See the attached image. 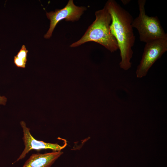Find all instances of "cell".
Wrapping results in <instances>:
<instances>
[{"label":"cell","mask_w":167,"mask_h":167,"mask_svg":"<svg viewBox=\"0 0 167 167\" xmlns=\"http://www.w3.org/2000/svg\"><path fill=\"white\" fill-rule=\"evenodd\" d=\"M105 6L111 16L110 30L117 41L120 51V67L127 70L131 66V61L133 54L132 48L135 40L132 25L133 19L128 11L114 0H108Z\"/></svg>","instance_id":"1"},{"label":"cell","mask_w":167,"mask_h":167,"mask_svg":"<svg viewBox=\"0 0 167 167\" xmlns=\"http://www.w3.org/2000/svg\"><path fill=\"white\" fill-rule=\"evenodd\" d=\"M60 151L32 154L22 167H50L62 154Z\"/></svg>","instance_id":"7"},{"label":"cell","mask_w":167,"mask_h":167,"mask_svg":"<svg viewBox=\"0 0 167 167\" xmlns=\"http://www.w3.org/2000/svg\"><path fill=\"white\" fill-rule=\"evenodd\" d=\"M146 0H139L138 16L133 19V28L137 30L140 41L146 43L167 36L157 16H149L145 12Z\"/></svg>","instance_id":"3"},{"label":"cell","mask_w":167,"mask_h":167,"mask_svg":"<svg viewBox=\"0 0 167 167\" xmlns=\"http://www.w3.org/2000/svg\"><path fill=\"white\" fill-rule=\"evenodd\" d=\"M6 101L7 99L5 96H0V105H5Z\"/></svg>","instance_id":"9"},{"label":"cell","mask_w":167,"mask_h":167,"mask_svg":"<svg viewBox=\"0 0 167 167\" xmlns=\"http://www.w3.org/2000/svg\"><path fill=\"white\" fill-rule=\"evenodd\" d=\"M20 124L23 130V139L25 147L21 154L14 163L24 158L26 155L32 149L40 150L42 149H49L55 151H60L66 146V143L62 146H61L57 143H46L37 140L32 135L30 131V129L27 127L24 121H21Z\"/></svg>","instance_id":"6"},{"label":"cell","mask_w":167,"mask_h":167,"mask_svg":"<svg viewBox=\"0 0 167 167\" xmlns=\"http://www.w3.org/2000/svg\"><path fill=\"white\" fill-rule=\"evenodd\" d=\"M28 50L25 45L22 46L17 54L14 57V62L19 67L24 68L27 61V54Z\"/></svg>","instance_id":"8"},{"label":"cell","mask_w":167,"mask_h":167,"mask_svg":"<svg viewBox=\"0 0 167 167\" xmlns=\"http://www.w3.org/2000/svg\"><path fill=\"white\" fill-rule=\"evenodd\" d=\"M95 15V20L83 36L70 47H76L87 42L93 41L102 45L111 52L117 51L118 49L117 42L110 29L111 17L106 8L104 6L96 11Z\"/></svg>","instance_id":"2"},{"label":"cell","mask_w":167,"mask_h":167,"mask_svg":"<svg viewBox=\"0 0 167 167\" xmlns=\"http://www.w3.org/2000/svg\"><path fill=\"white\" fill-rule=\"evenodd\" d=\"M167 51V36L146 43L136 70L137 77L141 78L146 76L152 65Z\"/></svg>","instance_id":"4"},{"label":"cell","mask_w":167,"mask_h":167,"mask_svg":"<svg viewBox=\"0 0 167 167\" xmlns=\"http://www.w3.org/2000/svg\"><path fill=\"white\" fill-rule=\"evenodd\" d=\"M86 10V7L77 6L73 0H69L63 8L46 12V15L50 20V24L49 29L44 37L47 39L50 38L57 25L61 20L64 19L66 21L72 22L78 21Z\"/></svg>","instance_id":"5"},{"label":"cell","mask_w":167,"mask_h":167,"mask_svg":"<svg viewBox=\"0 0 167 167\" xmlns=\"http://www.w3.org/2000/svg\"><path fill=\"white\" fill-rule=\"evenodd\" d=\"M121 1L122 2L123 4L125 5L128 3L129 2H130V0H122Z\"/></svg>","instance_id":"10"}]
</instances>
